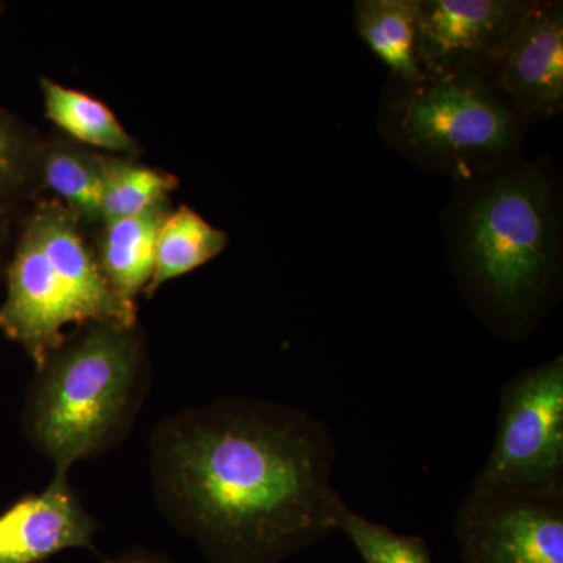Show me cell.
Here are the masks:
<instances>
[{
	"mask_svg": "<svg viewBox=\"0 0 563 563\" xmlns=\"http://www.w3.org/2000/svg\"><path fill=\"white\" fill-rule=\"evenodd\" d=\"M29 404L33 442L57 476L98 451L129 412L140 374L132 329L95 325L79 342L55 352L40 372Z\"/></svg>",
	"mask_w": 563,
	"mask_h": 563,
	"instance_id": "5b68a950",
	"label": "cell"
},
{
	"mask_svg": "<svg viewBox=\"0 0 563 563\" xmlns=\"http://www.w3.org/2000/svg\"><path fill=\"white\" fill-rule=\"evenodd\" d=\"M476 490L563 498V357L504 384L495 442Z\"/></svg>",
	"mask_w": 563,
	"mask_h": 563,
	"instance_id": "8992f818",
	"label": "cell"
},
{
	"mask_svg": "<svg viewBox=\"0 0 563 563\" xmlns=\"http://www.w3.org/2000/svg\"><path fill=\"white\" fill-rule=\"evenodd\" d=\"M98 161L103 181V222L135 217L161 206L168 192L177 187V179L172 174L114 158L98 157Z\"/></svg>",
	"mask_w": 563,
	"mask_h": 563,
	"instance_id": "9a60e30c",
	"label": "cell"
},
{
	"mask_svg": "<svg viewBox=\"0 0 563 563\" xmlns=\"http://www.w3.org/2000/svg\"><path fill=\"white\" fill-rule=\"evenodd\" d=\"M335 531L350 537L365 563H433L421 537L399 536L355 514L346 503L336 512Z\"/></svg>",
	"mask_w": 563,
	"mask_h": 563,
	"instance_id": "e0dca14e",
	"label": "cell"
},
{
	"mask_svg": "<svg viewBox=\"0 0 563 563\" xmlns=\"http://www.w3.org/2000/svg\"><path fill=\"white\" fill-rule=\"evenodd\" d=\"M380 125L404 157L461 184L517 158L528 122L490 70L462 68L413 84L395 80Z\"/></svg>",
	"mask_w": 563,
	"mask_h": 563,
	"instance_id": "277c9868",
	"label": "cell"
},
{
	"mask_svg": "<svg viewBox=\"0 0 563 563\" xmlns=\"http://www.w3.org/2000/svg\"><path fill=\"white\" fill-rule=\"evenodd\" d=\"M526 0H417L415 55L422 76L490 70L523 24Z\"/></svg>",
	"mask_w": 563,
	"mask_h": 563,
	"instance_id": "ba28073f",
	"label": "cell"
},
{
	"mask_svg": "<svg viewBox=\"0 0 563 563\" xmlns=\"http://www.w3.org/2000/svg\"><path fill=\"white\" fill-rule=\"evenodd\" d=\"M106 563H165L161 559L154 558L150 554H129L122 555V558L113 559V561H107Z\"/></svg>",
	"mask_w": 563,
	"mask_h": 563,
	"instance_id": "d6986e66",
	"label": "cell"
},
{
	"mask_svg": "<svg viewBox=\"0 0 563 563\" xmlns=\"http://www.w3.org/2000/svg\"><path fill=\"white\" fill-rule=\"evenodd\" d=\"M455 539L463 563H563V498L472 488Z\"/></svg>",
	"mask_w": 563,
	"mask_h": 563,
	"instance_id": "52a82bcc",
	"label": "cell"
},
{
	"mask_svg": "<svg viewBox=\"0 0 563 563\" xmlns=\"http://www.w3.org/2000/svg\"><path fill=\"white\" fill-rule=\"evenodd\" d=\"M493 80L526 122L558 117L563 109L562 2H533Z\"/></svg>",
	"mask_w": 563,
	"mask_h": 563,
	"instance_id": "9c48e42d",
	"label": "cell"
},
{
	"mask_svg": "<svg viewBox=\"0 0 563 563\" xmlns=\"http://www.w3.org/2000/svg\"><path fill=\"white\" fill-rule=\"evenodd\" d=\"M165 203L152 207L135 217L106 222L101 269L113 290L133 302V298L150 285L155 263V240Z\"/></svg>",
	"mask_w": 563,
	"mask_h": 563,
	"instance_id": "8fae6325",
	"label": "cell"
},
{
	"mask_svg": "<svg viewBox=\"0 0 563 563\" xmlns=\"http://www.w3.org/2000/svg\"><path fill=\"white\" fill-rule=\"evenodd\" d=\"M454 195L446 235L459 284L488 328L523 340L561 285L558 188L542 166L514 158L461 181Z\"/></svg>",
	"mask_w": 563,
	"mask_h": 563,
	"instance_id": "7a4b0ae2",
	"label": "cell"
},
{
	"mask_svg": "<svg viewBox=\"0 0 563 563\" xmlns=\"http://www.w3.org/2000/svg\"><path fill=\"white\" fill-rule=\"evenodd\" d=\"M95 520L85 512L66 476L0 514V563H40L66 550L92 548Z\"/></svg>",
	"mask_w": 563,
	"mask_h": 563,
	"instance_id": "30bf717a",
	"label": "cell"
},
{
	"mask_svg": "<svg viewBox=\"0 0 563 563\" xmlns=\"http://www.w3.org/2000/svg\"><path fill=\"white\" fill-rule=\"evenodd\" d=\"M354 22L355 31L390 69L393 79L404 84L421 79L415 55L417 0H358Z\"/></svg>",
	"mask_w": 563,
	"mask_h": 563,
	"instance_id": "7c38bea8",
	"label": "cell"
},
{
	"mask_svg": "<svg viewBox=\"0 0 563 563\" xmlns=\"http://www.w3.org/2000/svg\"><path fill=\"white\" fill-rule=\"evenodd\" d=\"M43 172L47 187L65 199L77 220H102L103 181L96 155L58 147L47 154Z\"/></svg>",
	"mask_w": 563,
	"mask_h": 563,
	"instance_id": "2e32d148",
	"label": "cell"
},
{
	"mask_svg": "<svg viewBox=\"0 0 563 563\" xmlns=\"http://www.w3.org/2000/svg\"><path fill=\"white\" fill-rule=\"evenodd\" d=\"M229 236L188 207L166 213L155 240V263L146 292L195 272L228 247Z\"/></svg>",
	"mask_w": 563,
	"mask_h": 563,
	"instance_id": "4fadbf2b",
	"label": "cell"
},
{
	"mask_svg": "<svg viewBox=\"0 0 563 563\" xmlns=\"http://www.w3.org/2000/svg\"><path fill=\"white\" fill-rule=\"evenodd\" d=\"M24 173V141L13 124L0 114V192L16 187Z\"/></svg>",
	"mask_w": 563,
	"mask_h": 563,
	"instance_id": "ac0fdd59",
	"label": "cell"
},
{
	"mask_svg": "<svg viewBox=\"0 0 563 563\" xmlns=\"http://www.w3.org/2000/svg\"><path fill=\"white\" fill-rule=\"evenodd\" d=\"M3 233H5V229H3V220L0 218V244H2Z\"/></svg>",
	"mask_w": 563,
	"mask_h": 563,
	"instance_id": "ffe728a7",
	"label": "cell"
},
{
	"mask_svg": "<svg viewBox=\"0 0 563 563\" xmlns=\"http://www.w3.org/2000/svg\"><path fill=\"white\" fill-rule=\"evenodd\" d=\"M41 88L47 117L70 136L103 150H132L131 136L106 103L47 79L41 80Z\"/></svg>",
	"mask_w": 563,
	"mask_h": 563,
	"instance_id": "5bb4252c",
	"label": "cell"
},
{
	"mask_svg": "<svg viewBox=\"0 0 563 563\" xmlns=\"http://www.w3.org/2000/svg\"><path fill=\"white\" fill-rule=\"evenodd\" d=\"M168 495L211 563H279L335 531V444L312 415L218 404L163 444Z\"/></svg>",
	"mask_w": 563,
	"mask_h": 563,
	"instance_id": "6da1fadb",
	"label": "cell"
},
{
	"mask_svg": "<svg viewBox=\"0 0 563 563\" xmlns=\"http://www.w3.org/2000/svg\"><path fill=\"white\" fill-rule=\"evenodd\" d=\"M76 220L60 203L41 206L22 232L7 276L0 331L24 347L38 372L62 350L66 325L135 324V303L113 290Z\"/></svg>",
	"mask_w": 563,
	"mask_h": 563,
	"instance_id": "3957f363",
	"label": "cell"
}]
</instances>
